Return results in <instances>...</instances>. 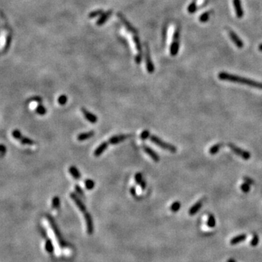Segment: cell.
<instances>
[{"label":"cell","mask_w":262,"mask_h":262,"mask_svg":"<svg viewBox=\"0 0 262 262\" xmlns=\"http://www.w3.org/2000/svg\"><path fill=\"white\" fill-rule=\"evenodd\" d=\"M218 79H221V80L229 81V82L248 85V86L262 90V83L257 82V81H254L252 80V79L242 77V76H237V75L234 74H231L226 72H220L218 74Z\"/></svg>","instance_id":"1"},{"label":"cell","mask_w":262,"mask_h":262,"mask_svg":"<svg viewBox=\"0 0 262 262\" xmlns=\"http://www.w3.org/2000/svg\"><path fill=\"white\" fill-rule=\"evenodd\" d=\"M70 197H71V200H73L74 203H75V205L77 206V208H79V211L84 213V218H85L87 226V232H88L89 234H91L93 232V220H92L90 214L87 212L86 207H85V205H84V203H82L81 199L78 197V196L76 195V193L74 192L70 193Z\"/></svg>","instance_id":"2"},{"label":"cell","mask_w":262,"mask_h":262,"mask_svg":"<svg viewBox=\"0 0 262 262\" xmlns=\"http://www.w3.org/2000/svg\"><path fill=\"white\" fill-rule=\"evenodd\" d=\"M149 139L152 143H154V144L160 147V148H163V149L168 150V151H171V152L172 153H176V151H177V148H176V147L175 146L171 144V143H167V142H165L159 137L154 136V135H151V136H150Z\"/></svg>","instance_id":"3"},{"label":"cell","mask_w":262,"mask_h":262,"mask_svg":"<svg viewBox=\"0 0 262 262\" xmlns=\"http://www.w3.org/2000/svg\"><path fill=\"white\" fill-rule=\"evenodd\" d=\"M227 146L234 154L240 156V157H241V158H243V160H248L251 159V153H249L248 151H246V150L243 149V148H239L238 146H237L232 143H229Z\"/></svg>","instance_id":"4"},{"label":"cell","mask_w":262,"mask_h":262,"mask_svg":"<svg viewBox=\"0 0 262 262\" xmlns=\"http://www.w3.org/2000/svg\"><path fill=\"white\" fill-rule=\"evenodd\" d=\"M12 136H13V137L15 139H16L17 141L21 142L22 144L31 146L35 143V142L32 139L23 136L22 133H21V131H18V130H14V131H13V133H12Z\"/></svg>","instance_id":"5"},{"label":"cell","mask_w":262,"mask_h":262,"mask_svg":"<svg viewBox=\"0 0 262 262\" xmlns=\"http://www.w3.org/2000/svg\"><path fill=\"white\" fill-rule=\"evenodd\" d=\"M145 45V61H146V69L149 74L154 73V64L152 62V60H151V55H150V50L149 47H148V44L146 42L144 43Z\"/></svg>","instance_id":"6"},{"label":"cell","mask_w":262,"mask_h":262,"mask_svg":"<svg viewBox=\"0 0 262 262\" xmlns=\"http://www.w3.org/2000/svg\"><path fill=\"white\" fill-rule=\"evenodd\" d=\"M116 15H117V17L119 18V21L122 22V24H123L124 26L125 27V29H126L130 33L133 34V35H138V30L132 25L131 23H130V21H128V20H127V18H125V15L121 13H117V14Z\"/></svg>","instance_id":"7"},{"label":"cell","mask_w":262,"mask_h":262,"mask_svg":"<svg viewBox=\"0 0 262 262\" xmlns=\"http://www.w3.org/2000/svg\"><path fill=\"white\" fill-rule=\"evenodd\" d=\"M179 30L178 29H176L173 34V42L171 44V48H170V53L172 56H176L178 53L179 50Z\"/></svg>","instance_id":"8"},{"label":"cell","mask_w":262,"mask_h":262,"mask_svg":"<svg viewBox=\"0 0 262 262\" xmlns=\"http://www.w3.org/2000/svg\"><path fill=\"white\" fill-rule=\"evenodd\" d=\"M133 39L135 44H136V49H137L138 51V54L136 55L135 61L137 64H140L142 61V55H143V50H142V46L141 44L140 39L138 36V35H133Z\"/></svg>","instance_id":"9"},{"label":"cell","mask_w":262,"mask_h":262,"mask_svg":"<svg viewBox=\"0 0 262 262\" xmlns=\"http://www.w3.org/2000/svg\"><path fill=\"white\" fill-rule=\"evenodd\" d=\"M132 136H133L132 134L116 135V136H113L112 137L110 138L107 142H108L109 144H117V143H119L121 142L125 141L128 138L131 137Z\"/></svg>","instance_id":"10"},{"label":"cell","mask_w":262,"mask_h":262,"mask_svg":"<svg viewBox=\"0 0 262 262\" xmlns=\"http://www.w3.org/2000/svg\"><path fill=\"white\" fill-rule=\"evenodd\" d=\"M142 148L143 150L144 151L145 153H146L154 162H159L160 161V156L158 155V154L154 151V149L149 147L148 146L146 145V144H142Z\"/></svg>","instance_id":"11"},{"label":"cell","mask_w":262,"mask_h":262,"mask_svg":"<svg viewBox=\"0 0 262 262\" xmlns=\"http://www.w3.org/2000/svg\"><path fill=\"white\" fill-rule=\"evenodd\" d=\"M112 13H113L112 10H107V11L104 12V13L101 15L100 18L97 20V21H96V25H97L98 26H101L104 25V24H105V23L108 21L109 18H110V16L112 15Z\"/></svg>","instance_id":"12"},{"label":"cell","mask_w":262,"mask_h":262,"mask_svg":"<svg viewBox=\"0 0 262 262\" xmlns=\"http://www.w3.org/2000/svg\"><path fill=\"white\" fill-rule=\"evenodd\" d=\"M81 111L82 112V114H83V115H84V116H85V119H86L87 121H89L90 123L95 124L97 122L98 117L96 114H93V113H91L90 111H89L88 110L86 109H85V108L81 109Z\"/></svg>","instance_id":"13"},{"label":"cell","mask_w":262,"mask_h":262,"mask_svg":"<svg viewBox=\"0 0 262 262\" xmlns=\"http://www.w3.org/2000/svg\"><path fill=\"white\" fill-rule=\"evenodd\" d=\"M229 36H230V38H231V39H232V42H234V44L237 46V48H239V49L243 48V46H244V44H243L242 39H240L238 36H237V34L234 33L233 31L229 30Z\"/></svg>","instance_id":"14"},{"label":"cell","mask_w":262,"mask_h":262,"mask_svg":"<svg viewBox=\"0 0 262 262\" xmlns=\"http://www.w3.org/2000/svg\"><path fill=\"white\" fill-rule=\"evenodd\" d=\"M233 5L235 10L236 15L238 18H243L244 13H243V7H242L241 1L240 0H233Z\"/></svg>","instance_id":"15"},{"label":"cell","mask_w":262,"mask_h":262,"mask_svg":"<svg viewBox=\"0 0 262 262\" xmlns=\"http://www.w3.org/2000/svg\"><path fill=\"white\" fill-rule=\"evenodd\" d=\"M109 145V144L108 143V142H106V141L102 142V143H101V144L99 145V146L96 148V149H95V151H94L95 157H99V156L101 155L105 151V150H106V148H108Z\"/></svg>","instance_id":"16"},{"label":"cell","mask_w":262,"mask_h":262,"mask_svg":"<svg viewBox=\"0 0 262 262\" xmlns=\"http://www.w3.org/2000/svg\"><path fill=\"white\" fill-rule=\"evenodd\" d=\"M94 135H95V132L93 131L85 132V133H79V134L77 136V140L79 141H86L87 139L93 137Z\"/></svg>","instance_id":"17"},{"label":"cell","mask_w":262,"mask_h":262,"mask_svg":"<svg viewBox=\"0 0 262 262\" xmlns=\"http://www.w3.org/2000/svg\"><path fill=\"white\" fill-rule=\"evenodd\" d=\"M203 206V200H200V201L197 202L191 208L189 209V215L193 216L195 213H197L200 210V208Z\"/></svg>","instance_id":"18"},{"label":"cell","mask_w":262,"mask_h":262,"mask_svg":"<svg viewBox=\"0 0 262 262\" xmlns=\"http://www.w3.org/2000/svg\"><path fill=\"white\" fill-rule=\"evenodd\" d=\"M69 172L71 175V176L76 180H78L81 178V174L80 172L79 171V170L77 169V168H76L75 166H71L69 168Z\"/></svg>","instance_id":"19"},{"label":"cell","mask_w":262,"mask_h":262,"mask_svg":"<svg viewBox=\"0 0 262 262\" xmlns=\"http://www.w3.org/2000/svg\"><path fill=\"white\" fill-rule=\"evenodd\" d=\"M246 237H247V236H246V234H240V235H237L236 236V237H234V238H232V240H231L230 243L232 245L238 244V243L244 241V240L246 239Z\"/></svg>","instance_id":"20"},{"label":"cell","mask_w":262,"mask_h":262,"mask_svg":"<svg viewBox=\"0 0 262 262\" xmlns=\"http://www.w3.org/2000/svg\"><path fill=\"white\" fill-rule=\"evenodd\" d=\"M104 13V11L103 9H98V10L90 12L88 14V18H90V19H93V18H97V17H100Z\"/></svg>","instance_id":"21"},{"label":"cell","mask_w":262,"mask_h":262,"mask_svg":"<svg viewBox=\"0 0 262 262\" xmlns=\"http://www.w3.org/2000/svg\"><path fill=\"white\" fill-rule=\"evenodd\" d=\"M222 145H223V144H222V143H216V144L213 145L209 149V153L211 154H212V155H214V154H217V153L218 152L219 149H220V148L222 147Z\"/></svg>","instance_id":"22"},{"label":"cell","mask_w":262,"mask_h":262,"mask_svg":"<svg viewBox=\"0 0 262 262\" xmlns=\"http://www.w3.org/2000/svg\"><path fill=\"white\" fill-rule=\"evenodd\" d=\"M74 189L75 191H76V194L79 196L82 199H85V193H84L83 189L81 188V186H79V184H75L74 185Z\"/></svg>","instance_id":"23"},{"label":"cell","mask_w":262,"mask_h":262,"mask_svg":"<svg viewBox=\"0 0 262 262\" xmlns=\"http://www.w3.org/2000/svg\"><path fill=\"white\" fill-rule=\"evenodd\" d=\"M60 199L58 197H54L52 200V208L54 210H58L60 208Z\"/></svg>","instance_id":"24"},{"label":"cell","mask_w":262,"mask_h":262,"mask_svg":"<svg viewBox=\"0 0 262 262\" xmlns=\"http://www.w3.org/2000/svg\"><path fill=\"white\" fill-rule=\"evenodd\" d=\"M85 188L88 190L93 189L95 187V182L92 179H86L85 181Z\"/></svg>","instance_id":"25"},{"label":"cell","mask_w":262,"mask_h":262,"mask_svg":"<svg viewBox=\"0 0 262 262\" xmlns=\"http://www.w3.org/2000/svg\"><path fill=\"white\" fill-rule=\"evenodd\" d=\"M35 111H36V112L38 114H39V115H44V114H45L46 112H47V110H46L45 107H44V106H42V104H39V105L36 106Z\"/></svg>","instance_id":"26"},{"label":"cell","mask_w":262,"mask_h":262,"mask_svg":"<svg viewBox=\"0 0 262 262\" xmlns=\"http://www.w3.org/2000/svg\"><path fill=\"white\" fill-rule=\"evenodd\" d=\"M216 219L213 216L212 214L209 215L208 219V226L211 228H213L216 226Z\"/></svg>","instance_id":"27"},{"label":"cell","mask_w":262,"mask_h":262,"mask_svg":"<svg viewBox=\"0 0 262 262\" xmlns=\"http://www.w3.org/2000/svg\"><path fill=\"white\" fill-rule=\"evenodd\" d=\"M181 206V203H179L178 201L175 202V203H173L172 205L171 206V211H172V212H175V213L177 212V211H179Z\"/></svg>","instance_id":"28"},{"label":"cell","mask_w":262,"mask_h":262,"mask_svg":"<svg viewBox=\"0 0 262 262\" xmlns=\"http://www.w3.org/2000/svg\"><path fill=\"white\" fill-rule=\"evenodd\" d=\"M67 101H68V98H67V96H65V95H61V96H59V98H58V104L61 106L65 105V104L67 103Z\"/></svg>","instance_id":"29"},{"label":"cell","mask_w":262,"mask_h":262,"mask_svg":"<svg viewBox=\"0 0 262 262\" xmlns=\"http://www.w3.org/2000/svg\"><path fill=\"white\" fill-rule=\"evenodd\" d=\"M240 189H241V190L243 191V192L248 193V191L251 190V185L246 183V182H244V183L241 185V186H240Z\"/></svg>","instance_id":"30"},{"label":"cell","mask_w":262,"mask_h":262,"mask_svg":"<svg viewBox=\"0 0 262 262\" xmlns=\"http://www.w3.org/2000/svg\"><path fill=\"white\" fill-rule=\"evenodd\" d=\"M45 249L48 253H53V246L50 240H47L45 243Z\"/></svg>","instance_id":"31"},{"label":"cell","mask_w":262,"mask_h":262,"mask_svg":"<svg viewBox=\"0 0 262 262\" xmlns=\"http://www.w3.org/2000/svg\"><path fill=\"white\" fill-rule=\"evenodd\" d=\"M209 19V13L206 12V13H203L201 15V16L200 17V21L202 23H205L208 21Z\"/></svg>","instance_id":"32"},{"label":"cell","mask_w":262,"mask_h":262,"mask_svg":"<svg viewBox=\"0 0 262 262\" xmlns=\"http://www.w3.org/2000/svg\"><path fill=\"white\" fill-rule=\"evenodd\" d=\"M196 10H197V4L195 2H192L189 4V6L188 7V11L189 13H195Z\"/></svg>","instance_id":"33"},{"label":"cell","mask_w":262,"mask_h":262,"mask_svg":"<svg viewBox=\"0 0 262 262\" xmlns=\"http://www.w3.org/2000/svg\"><path fill=\"white\" fill-rule=\"evenodd\" d=\"M149 137H150V133L149 131H147V130L143 131L140 135V138L141 139V140H146V139H147Z\"/></svg>","instance_id":"34"},{"label":"cell","mask_w":262,"mask_h":262,"mask_svg":"<svg viewBox=\"0 0 262 262\" xmlns=\"http://www.w3.org/2000/svg\"><path fill=\"white\" fill-rule=\"evenodd\" d=\"M143 177H142V174L140 173H138L136 174L135 176V181H136V183H137L138 185H140L141 183L143 181Z\"/></svg>","instance_id":"35"},{"label":"cell","mask_w":262,"mask_h":262,"mask_svg":"<svg viewBox=\"0 0 262 262\" xmlns=\"http://www.w3.org/2000/svg\"><path fill=\"white\" fill-rule=\"evenodd\" d=\"M258 242H259V238H258V235H254L253 237L252 240L251 242V244L253 247H255L258 245Z\"/></svg>","instance_id":"36"},{"label":"cell","mask_w":262,"mask_h":262,"mask_svg":"<svg viewBox=\"0 0 262 262\" xmlns=\"http://www.w3.org/2000/svg\"><path fill=\"white\" fill-rule=\"evenodd\" d=\"M243 180H244V181L246 182V183H247L250 185H253L254 183H255V181H254L253 179L251 178L248 177V176H245V177H243Z\"/></svg>","instance_id":"37"},{"label":"cell","mask_w":262,"mask_h":262,"mask_svg":"<svg viewBox=\"0 0 262 262\" xmlns=\"http://www.w3.org/2000/svg\"><path fill=\"white\" fill-rule=\"evenodd\" d=\"M29 101H36L38 103H42V98L39 97V96H34V97L31 98V99H29Z\"/></svg>","instance_id":"38"},{"label":"cell","mask_w":262,"mask_h":262,"mask_svg":"<svg viewBox=\"0 0 262 262\" xmlns=\"http://www.w3.org/2000/svg\"><path fill=\"white\" fill-rule=\"evenodd\" d=\"M11 41H12V39H11V36H7V44H5V49H4V52H5V50L6 51H7V50H8V48L9 47H10V44H11Z\"/></svg>","instance_id":"39"},{"label":"cell","mask_w":262,"mask_h":262,"mask_svg":"<svg viewBox=\"0 0 262 262\" xmlns=\"http://www.w3.org/2000/svg\"><path fill=\"white\" fill-rule=\"evenodd\" d=\"M6 151H7V148L4 144L1 145V148H0V151H1V157H4V154H6Z\"/></svg>","instance_id":"40"},{"label":"cell","mask_w":262,"mask_h":262,"mask_svg":"<svg viewBox=\"0 0 262 262\" xmlns=\"http://www.w3.org/2000/svg\"><path fill=\"white\" fill-rule=\"evenodd\" d=\"M130 191H131V193L132 195H133V197H136V188H135L134 186H132V187L131 188V189H130Z\"/></svg>","instance_id":"41"},{"label":"cell","mask_w":262,"mask_h":262,"mask_svg":"<svg viewBox=\"0 0 262 262\" xmlns=\"http://www.w3.org/2000/svg\"><path fill=\"white\" fill-rule=\"evenodd\" d=\"M140 186L142 189L144 190L146 188V182L144 180L142 181V182L141 183V184H140Z\"/></svg>","instance_id":"42"},{"label":"cell","mask_w":262,"mask_h":262,"mask_svg":"<svg viewBox=\"0 0 262 262\" xmlns=\"http://www.w3.org/2000/svg\"><path fill=\"white\" fill-rule=\"evenodd\" d=\"M258 48H259V50H261V51H262V44H260L259 47H258Z\"/></svg>","instance_id":"43"},{"label":"cell","mask_w":262,"mask_h":262,"mask_svg":"<svg viewBox=\"0 0 262 262\" xmlns=\"http://www.w3.org/2000/svg\"><path fill=\"white\" fill-rule=\"evenodd\" d=\"M228 262H235V261H234V260H233V259H229V261H228Z\"/></svg>","instance_id":"44"}]
</instances>
